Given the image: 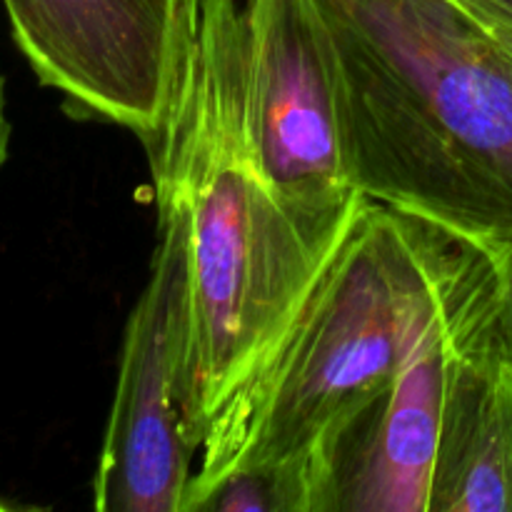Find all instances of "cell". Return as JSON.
Listing matches in <instances>:
<instances>
[{
    "instance_id": "obj_1",
    "label": "cell",
    "mask_w": 512,
    "mask_h": 512,
    "mask_svg": "<svg viewBox=\"0 0 512 512\" xmlns=\"http://www.w3.org/2000/svg\"><path fill=\"white\" fill-rule=\"evenodd\" d=\"M155 198L188 215V423L195 443L225 390L288 320L335 243L310 238L260 168L250 133L243 0L183 10L168 108L145 140Z\"/></svg>"
},
{
    "instance_id": "obj_2",
    "label": "cell",
    "mask_w": 512,
    "mask_h": 512,
    "mask_svg": "<svg viewBox=\"0 0 512 512\" xmlns=\"http://www.w3.org/2000/svg\"><path fill=\"white\" fill-rule=\"evenodd\" d=\"M350 178L460 238H512V55L455 0H313Z\"/></svg>"
},
{
    "instance_id": "obj_3",
    "label": "cell",
    "mask_w": 512,
    "mask_h": 512,
    "mask_svg": "<svg viewBox=\"0 0 512 512\" xmlns=\"http://www.w3.org/2000/svg\"><path fill=\"white\" fill-rule=\"evenodd\" d=\"M455 238L363 200L288 320L210 413L185 498L313 448L383 385L438 305Z\"/></svg>"
},
{
    "instance_id": "obj_4",
    "label": "cell",
    "mask_w": 512,
    "mask_h": 512,
    "mask_svg": "<svg viewBox=\"0 0 512 512\" xmlns=\"http://www.w3.org/2000/svg\"><path fill=\"white\" fill-rule=\"evenodd\" d=\"M155 205L160 240L125 323L93 480L98 512H180L198 465L188 423V215L170 198Z\"/></svg>"
},
{
    "instance_id": "obj_5",
    "label": "cell",
    "mask_w": 512,
    "mask_h": 512,
    "mask_svg": "<svg viewBox=\"0 0 512 512\" xmlns=\"http://www.w3.org/2000/svg\"><path fill=\"white\" fill-rule=\"evenodd\" d=\"M248 115L265 178L305 233L335 243L363 195L350 178L328 43L313 0H243Z\"/></svg>"
},
{
    "instance_id": "obj_6",
    "label": "cell",
    "mask_w": 512,
    "mask_h": 512,
    "mask_svg": "<svg viewBox=\"0 0 512 512\" xmlns=\"http://www.w3.org/2000/svg\"><path fill=\"white\" fill-rule=\"evenodd\" d=\"M483 250L455 238L438 305L395 373L318 440L325 512H430L455 328Z\"/></svg>"
},
{
    "instance_id": "obj_7",
    "label": "cell",
    "mask_w": 512,
    "mask_h": 512,
    "mask_svg": "<svg viewBox=\"0 0 512 512\" xmlns=\"http://www.w3.org/2000/svg\"><path fill=\"white\" fill-rule=\"evenodd\" d=\"M180 0H3L13 40L70 115L150 140L168 108Z\"/></svg>"
},
{
    "instance_id": "obj_8",
    "label": "cell",
    "mask_w": 512,
    "mask_h": 512,
    "mask_svg": "<svg viewBox=\"0 0 512 512\" xmlns=\"http://www.w3.org/2000/svg\"><path fill=\"white\" fill-rule=\"evenodd\" d=\"M430 512H512V353L490 243L455 328Z\"/></svg>"
},
{
    "instance_id": "obj_9",
    "label": "cell",
    "mask_w": 512,
    "mask_h": 512,
    "mask_svg": "<svg viewBox=\"0 0 512 512\" xmlns=\"http://www.w3.org/2000/svg\"><path fill=\"white\" fill-rule=\"evenodd\" d=\"M180 512H325L323 448L233 470L188 495Z\"/></svg>"
},
{
    "instance_id": "obj_10",
    "label": "cell",
    "mask_w": 512,
    "mask_h": 512,
    "mask_svg": "<svg viewBox=\"0 0 512 512\" xmlns=\"http://www.w3.org/2000/svg\"><path fill=\"white\" fill-rule=\"evenodd\" d=\"M500 280V308H503V328L512 353V238L490 243Z\"/></svg>"
},
{
    "instance_id": "obj_11",
    "label": "cell",
    "mask_w": 512,
    "mask_h": 512,
    "mask_svg": "<svg viewBox=\"0 0 512 512\" xmlns=\"http://www.w3.org/2000/svg\"><path fill=\"white\" fill-rule=\"evenodd\" d=\"M480 20L512 25V0H455Z\"/></svg>"
},
{
    "instance_id": "obj_12",
    "label": "cell",
    "mask_w": 512,
    "mask_h": 512,
    "mask_svg": "<svg viewBox=\"0 0 512 512\" xmlns=\"http://www.w3.org/2000/svg\"><path fill=\"white\" fill-rule=\"evenodd\" d=\"M10 153V120H8V100H5V80L0 75V170L8 163Z\"/></svg>"
},
{
    "instance_id": "obj_13",
    "label": "cell",
    "mask_w": 512,
    "mask_h": 512,
    "mask_svg": "<svg viewBox=\"0 0 512 512\" xmlns=\"http://www.w3.org/2000/svg\"><path fill=\"white\" fill-rule=\"evenodd\" d=\"M480 20V18H478ZM480 23L485 25V28L490 30V33L498 38V43L503 45L505 50L512 55V25H505V23H493V20H480Z\"/></svg>"
},
{
    "instance_id": "obj_14",
    "label": "cell",
    "mask_w": 512,
    "mask_h": 512,
    "mask_svg": "<svg viewBox=\"0 0 512 512\" xmlns=\"http://www.w3.org/2000/svg\"><path fill=\"white\" fill-rule=\"evenodd\" d=\"M10 508H13V505L5 503V500H0V510H10Z\"/></svg>"
},
{
    "instance_id": "obj_15",
    "label": "cell",
    "mask_w": 512,
    "mask_h": 512,
    "mask_svg": "<svg viewBox=\"0 0 512 512\" xmlns=\"http://www.w3.org/2000/svg\"><path fill=\"white\" fill-rule=\"evenodd\" d=\"M183 3H188V5H195V3H198V0H183Z\"/></svg>"
}]
</instances>
